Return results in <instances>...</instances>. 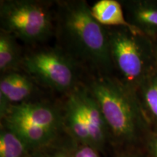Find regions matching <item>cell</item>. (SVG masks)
<instances>
[{"mask_svg":"<svg viewBox=\"0 0 157 157\" xmlns=\"http://www.w3.org/2000/svg\"><path fill=\"white\" fill-rule=\"evenodd\" d=\"M1 123L18 135L32 151L60 139L64 132L63 112L48 102H27L7 107Z\"/></svg>","mask_w":157,"mask_h":157,"instance_id":"4","label":"cell"},{"mask_svg":"<svg viewBox=\"0 0 157 157\" xmlns=\"http://www.w3.org/2000/svg\"><path fill=\"white\" fill-rule=\"evenodd\" d=\"M47 2L4 0L0 3V30L25 44H36L55 33V7Z\"/></svg>","mask_w":157,"mask_h":157,"instance_id":"5","label":"cell"},{"mask_svg":"<svg viewBox=\"0 0 157 157\" xmlns=\"http://www.w3.org/2000/svg\"><path fill=\"white\" fill-rule=\"evenodd\" d=\"M26 143L4 124L0 127V157H31Z\"/></svg>","mask_w":157,"mask_h":157,"instance_id":"13","label":"cell"},{"mask_svg":"<svg viewBox=\"0 0 157 157\" xmlns=\"http://www.w3.org/2000/svg\"><path fill=\"white\" fill-rule=\"evenodd\" d=\"M113 76L136 93L141 83L157 68L154 42L127 28H108Z\"/></svg>","mask_w":157,"mask_h":157,"instance_id":"3","label":"cell"},{"mask_svg":"<svg viewBox=\"0 0 157 157\" xmlns=\"http://www.w3.org/2000/svg\"><path fill=\"white\" fill-rule=\"evenodd\" d=\"M66 142L71 157H102V153L90 145L76 142L67 135Z\"/></svg>","mask_w":157,"mask_h":157,"instance_id":"15","label":"cell"},{"mask_svg":"<svg viewBox=\"0 0 157 157\" xmlns=\"http://www.w3.org/2000/svg\"><path fill=\"white\" fill-rule=\"evenodd\" d=\"M90 10L94 18L106 28L122 27L141 34L127 21L120 1L99 0L90 6Z\"/></svg>","mask_w":157,"mask_h":157,"instance_id":"10","label":"cell"},{"mask_svg":"<svg viewBox=\"0 0 157 157\" xmlns=\"http://www.w3.org/2000/svg\"><path fill=\"white\" fill-rule=\"evenodd\" d=\"M31 157H71L66 142L60 139L32 152Z\"/></svg>","mask_w":157,"mask_h":157,"instance_id":"14","label":"cell"},{"mask_svg":"<svg viewBox=\"0 0 157 157\" xmlns=\"http://www.w3.org/2000/svg\"><path fill=\"white\" fill-rule=\"evenodd\" d=\"M109 128L111 143L122 150L143 148L151 129L135 92L115 76H90L86 82Z\"/></svg>","mask_w":157,"mask_h":157,"instance_id":"2","label":"cell"},{"mask_svg":"<svg viewBox=\"0 0 157 157\" xmlns=\"http://www.w3.org/2000/svg\"><path fill=\"white\" fill-rule=\"evenodd\" d=\"M76 92L87 122L92 146L103 153L107 145L111 143L109 128L99 105L85 83L82 82L78 85Z\"/></svg>","mask_w":157,"mask_h":157,"instance_id":"7","label":"cell"},{"mask_svg":"<svg viewBox=\"0 0 157 157\" xmlns=\"http://www.w3.org/2000/svg\"><path fill=\"white\" fill-rule=\"evenodd\" d=\"M54 36L56 46L90 76H113L109 30L94 18L87 2H56Z\"/></svg>","mask_w":157,"mask_h":157,"instance_id":"1","label":"cell"},{"mask_svg":"<svg viewBox=\"0 0 157 157\" xmlns=\"http://www.w3.org/2000/svg\"><path fill=\"white\" fill-rule=\"evenodd\" d=\"M129 24L152 41L157 38V0H122Z\"/></svg>","mask_w":157,"mask_h":157,"instance_id":"9","label":"cell"},{"mask_svg":"<svg viewBox=\"0 0 157 157\" xmlns=\"http://www.w3.org/2000/svg\"><path fill=\"white\" fill-rule=\"evenodd\" d=\"M148 157H157V129H151L147 134L143 148Z\"/></svg>","mask_w":157,"mask_h":157,"instance_id":"16","label":"cell"},{"mask_svg":"<svg viewBox=\"0 0 157 157\" xmlns=\"http://www.w3.org/2000/svg\"><path fill=\"white\" fill-rule=\"evenodd\" d=\"M115 157H148L144 151L140 148L127 149L121 151Z\"/></svg>","mask_w":157,"mask_h":157,"instance_id":"17","label":"cell"},{"mask_svg":"<svg viewBox=\"0 0 157 157\" xmlns=\"http://www.w3.org/2000/svg\"><path fill=\"white\" fill-rule=\"evenodd\" d=\"M154 42V51H155V55H156V61H157V38L155 40L153 41Z\"/></svg>","mask_w":157,"mask_h":157,"instance_id":"18","label":"cell"},{"mask_svg":"<svg viewBox=\"0 0 157 157\" xmlns=\"http://www.w3.org/2000/svg\"><path fill=\"white\" fill-rule=\"evenodd\" d=\"M36 82L21 70L1 75L0 78V113L7 107L30 102L36 91Z\"/></svg>","mask_w":157,"mask_h":157,"instance_id":"8","label":"cell"},{"mask_svg":"<svg viewBox=\"0 0 157 157\" xmlns=\"http://www.w3.org/2000/svg\"><path fill=\"white\" fill-rule=\"evenodd\" d=\"M17 39L9 33L0 30V72L2 74L21 70L23 56Z\"/></svg>","mask_w":157,"mask_h":157,"instance_id":"12","label":"cell"},{"mask_svg":"<svg viewBox=\"0 0 157 157\" xmlns=\"http://www.w3.org/2000/svg\"><path fill=\"white\" fill-rule=\"evenodd\" d=\"M21 68L36 82L66 95L82 83L79 74L82 68L57 46L23 55Z\"/></svg>","mask_w":157,"mask_h":157,"instance_id":"6","label":"cell"},{"mask_svg":"<svg viewBox=\"0 0 157 157\" xmlns=\"http://www.w3.org/2000/svg\"><path fill=\"white\" fill-rule=\"evenodd\" d=\"M139 103L151 129H157V68L136 91Z\"/></svg>","mask_w":157,"mask_h":157,"instance_id":"11","label":"cell"}]
</instances>
